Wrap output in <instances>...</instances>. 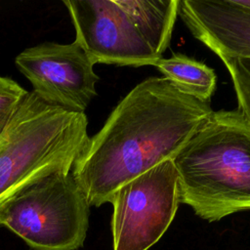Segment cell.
Masks as SVG:
<instances>
[{
  "instance_id": "12",
  "label": "cell",
  "mask_w": 250,
  "mask_h": 250,
  "mask_svg": "<svg viewBox=\"0 0 250 250\" xmlns=\"http://www.w3.org/2000/svg\"><path fill=\"white\" fill-rule=\"evenodd\" d=\"M234 2L240 8L250 11V0H234Z\"/></svg>"
},
{
  "instance_id": "3",
  "label": "cell",
  "mask_w": 250,
  "mask_h": 250,
  "mask_svg": "<svg viewBox=\"0 0 250 250\" xmlns=\"http://www.w3.org/2000/svg\"><path fill=\"white\" fill-rule=\"evenodd\" d=\"M88 119L27 92L0 135V210L41 180L70 172L87 146Z\"/></svg>"
},
{
  "instance_id": "4",
  "label": "cell",
  "mask_w": 250,
  "mask_h": 250,
  "mask_svg": "<svg viewBox=\"0 0 250 250\" xmlns=\"http://www.w3.org/2000/svg\"><path fill=\"white\" fill-rule=\"evenodd\" d=\"M90 204L70 172H59L29 187L0 210V227L33 250H76L89 227Z\"/></svg>"
},
{
  "instance_id": "11",
  "label": "cell",
  "mask_w": 250,
  "mask_h": 250,
  "mask_svg": "<svg viewBox=\"0 0 250 250\" xmlns=\"http://www.w3.org/2000/svg\"><path fill=\"white\" fill-rule=\"evenodd\" d=\"M26 94L27 91L13 79L0 76V135Z\"/></svg>"
},
{
  "instance_id": "2",
  "label": "cell",
  "mask_w": 250,
  "mask_h": 250,
  "mask_svg": "<svg viewBox=\"0 0 250 250\" xmlns=\"http://www.w3.org/2000/svg\"><path fill=\"white\" fill-rule=\"evenodd\" d=\"M173 162L179 201L201 219L250 210V120L238 109L213 110Z\"/></svg>"
},
{
  "instance_id": "8",
  "label": "cell",
  "mask_w": 250,
  "mask_h": 250,
  "mask_svg": "<svg viewBox=\"0 0 250 250\" xmlns=\"http://www.w3.org/2000/svg\"><path fill=\"white\" fill-rule=\"evenodd\" d=\"M119 3L142 37L162 58L170 45L179 0H119Z\"/></svg>"
},
{
  "instance_id": "9",
  "label": "cell",
  "mask_w": 250,
  "mask_h": 250,
  "mask_svg": "<svg viewBox=\"0 0 250 250\" xmlns=\"http://www.w3.org/2000/svg\"><path fill=\"white\" fill-rule=\"evenodd\" d=\"M180 91L202 102H210L216 90L215 71L205 63L177 53L171 58H161L154 64Z\"/></svg>"
},
{
  "instance_id": "5",
  "label": "cell",
  "mask_w": 250,
  "mask_h": 250,
  "mask_svg": "<svg viewBox=\"0 0 250 250\" xmlns=\"http://www.w3.org/2000/svg\"><path fill=\"white\" fill-rule=\"evenodd\" d=\"M110 203L113 250H147L153 246L168 229L180 203L173 160L125 183Z\"/></svg>"
},
{
  "instance_id": "10",
  "label": "cell",
  "mask_w": 250,
  "mask_h": 250,
  "mask_svg": "<svg viewBox=\"0 0 250 250\" xmlns=\"http://www.w3.org/2000/svg\"><path fill=\"white\" fill-rule=\"evenodd\" d=\"M226 65L235 91L238 110L250 120V59L220 57Z\"/></svg>"
},
{
  "instance_id": "7",
  "label": "cell",
  "mask_w": 250,
  "mask_h": 250,
  "mask_svg": "<svg viewBox=\"0 0 250 250\" xmlns=\"http://www.w3.org/2000/svg\"><path fill=\"white\" fill-rule=\"evenodd\" d=\"M75 40L96 63L154 65L157 56L139 33L119 0H64Z\"/></svg>"
},
{
  "instance_id": "1",
  "label": "cell",
  "mask_w": 250,
  "mask_h": 250,
  "mask_svg": "<svg viewBox=\"0 0 250 250\" xmlns=\"http://www.w3.org/2000/svg\"><path fill=\"white\" fill-rule=\"evenodd\" d=\"M213 112L165 77H148L113 108L89 139L71 173L90 206L111 202L125 183L173 160Z\"/></svg>"
},
{
  "instance_id": "6",
  "label": "cell",
  "mask_w": 250,
  "mask_h": 250,
  "mask_svg": "<svg viewBox=\"0 0 250 250\" xmlns=\"http://www.w3.org/2000/svg\"><path fill=\"white\" fill-rule=\"evenodd\" d=\"M19 70L32 85V92L45 104L84 113L94 97L99 76L94 63L76 41L45 42L20 53Z\"/></svg>"
}]
</instances>
